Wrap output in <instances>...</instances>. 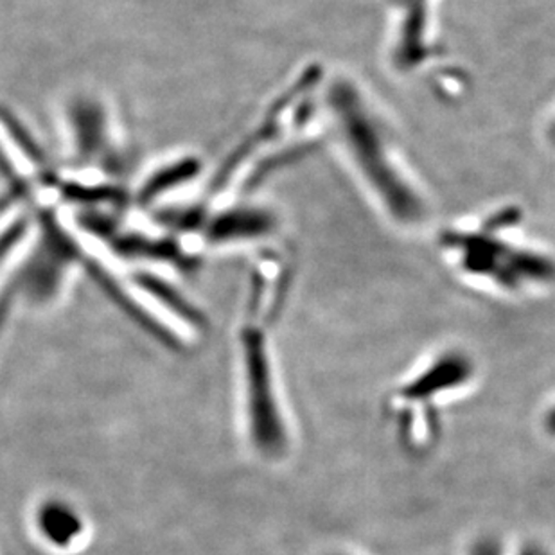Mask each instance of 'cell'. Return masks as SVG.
I'll return each mask as SVG.
<instances>
[{
    "label": "cell",
    "mask_w": 555,
    "mask_h": 555,
    "mask_svg": "<svg viewBox=\"0 0 555 555\" xmlns=\"http://www.w3.org/2000/svg\"><path fill=\"white\" fill-rule=\"evenodd\" d=\"M40 529L56 545H65L81 532V524L70 508L51 503L40 513Z\"/></svg>",
    "instance_id": "cell-3"
},
{
    "label": "cell",
    "mask_w": 555,
    "mask_h": 555,
    "mask_svg": "<svg viewBox=\"0 0 555 555\" xmlns=\"http://www.w3.org/2000/svg\"><path fill=\"white\" fill-rule=\"evenodd\" d=\"M473 374V363L464 354L448 352L403 390L404 398L428 399L451 388L461 387Z\"/></svg>",
    "instance_id": "cell-2"
},
{
    "label": "cell",
    "mask_w": 555,
    "mask_h": 555,
    "mask_svg": "<svg viewBox=\"0 0 555 555\" xmlns=\"http://www.w3.org/2000/svg\"><path fill=\"white\" fill-rule=\"evenodd\" d=\"M472 555H502V548H500V543L496 540L486 538V540L478 541Z\"/></svg>",
    "instance_id": "cell-4"
},
{
    "label": "cell",
    "mask_w": 555,
    "mask_h": 555,
    "mask_svg": "<svg viewBox=\"0 0 555 555\" xmlns=\"http://www.w3.org/2000/svg\"><path fill=\"white\" fill-rule=\"evenodd\" d=\"M336 112L340 117L341 130H346L347 144L360 164L383 202L399 221L420 220L423 204L409 182L398 173L392 155L388 152L387 139L379 130L376 119L369 116L360 98L344 89L336 94Z\"/></svg>",
    "instance_id": "cell-1"
},
{
    "label": "cell",
    "mask_w": 555,
    "mask_h": 555,
    "mask_svg": "<svg viewBox=\"0 0 555 555\" xmlns=\"http://www.w3.org/2000/svg\"><path fill=\"white\" fill-rule=\"evenodd\" d=\"M519 555H548V552H546L543 546L532 543V545L525 546L524 551H521V554Z\"/></svg>",
    "instance_id": "cell-5"
},
{
    "label": "cell",
    "mask_w": 555,
    "mask_h": 555,
    "mask_svg": "<svg viewBox=\"0 0 555 555\" xmlns=\"http://www.w3.org/2000/svg\"><path fill=\"white\" fill-rule=\"evenodd\" d=\"M546 426H548V430L555 435V409L552 410L551 414H548V417H546Z\"/></svg>",
    "instance_id": "cell-6"
}]
</instances>
